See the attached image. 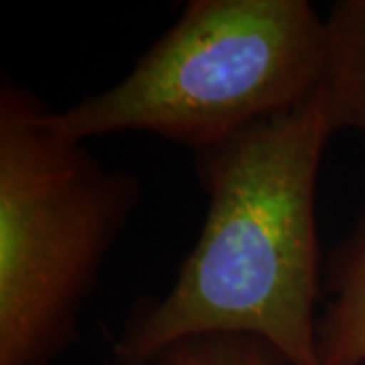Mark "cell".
Instances as JSON below:
<instances>
[{"instance_id":"obj_1","label":"cell","mask_w":365,"mask_h":365,"mask_svg":"<svg viewBox=\"0 0 365 365\" xmlns=\"http://www.w3.org/2000/svg\"><path fill=\"white\" fill-rule=\"evenodd\" d=\"M335 126L325 86L195 155L207 211L165 297L143 302L114 343L118 361L146 364L182 341L244 335L288 365H321L317 182Z\"/></svg>"},{"instance_id":"obj_2","label":"cell","mask_w":365,"mask_h":365,"mask_svg":"<svg viewBox=\"0 0 365 365\" xmlns=\"http://www.w3.org/2000/svg\"><path fill=\"white\" fill-rule=\"evenodd\" d=\"M53 108L0 81V365H53L140 205L130 170L59 132Z\"/></svg>"},{"instance_id":"obj_3","label":"cell","mask_w":365,"mask_h":365,"mask_svg":"<svg viewBox=\"0 0 365 365\" xmlns=\"http://www.w3.org/2000/svg\"><path fill=\"white\" fill-rule=\"evenodd\" d=\"M325 16L307 0H193L108 90L53 112L76 140L148 132L193 153L325 86Z\"/></svg>"},{"instance_id":"obj_4","label":"cell","mask_w":365,"mask_h":365,"mask_svg":"<svg viewBox=\"0 0 365 365\" xmlns=\"http://www.w3.org/2000/svg\"><path fill=\"white\" fill-rule=\"evenodd\" d=\"M329 300L317 321L321 365H365V211L331 252L325 268Z\"/></svg>"},{"instance_id":"obj_5","label":"cell","mask_w":365,"mask_h":365,"mask_svg":"<svg viewBox=\"0 0 365 365\" xmlns=\"http://www.w3.org/2000/svg\"><path fill=\"white\" fill-rule=\"evenodd\" d=\"M325 93L335 132L365 134V0H341L325 16Z\"/></svg>"},{"instance_id":"obj_6","label":"cell","mask_w":365,"mask_h":365,"mask_svg":"<svg viewBox=\"0 0 365 365\" xmlns=\"http://www.w3.org/2000/svg\"><path fill=\"white\" fill-rule=\"evenodd\" d=\"M102 365H288L287 359L256 337L215 335L182 341L146 364L108 361Z\"/></svg>"}]
</instances>
